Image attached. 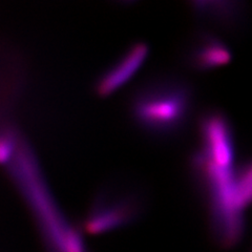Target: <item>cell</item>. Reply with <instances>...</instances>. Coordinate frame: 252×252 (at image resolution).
I'll return each mask as SVG.
<instances>
[{
    "label": "cell",
    "mask_w": 252,
    "mask_h": 252,
    "mask_svg": "<svg viewBox=\"0 0 252 252\" xmlns=\"http://www.w3.org/2000/svg\"><path fill=\"white\" fill-rule=\"evenodd\" d=\"M194 105L191 85L172 76L153 78L136 89L130 99V116L146 135L168 139L182 132Z\"/></svg>",
    "instance_id": "obj_2"
},
{
    "label": "cell",
    "mask_w": 252,
    "mask_h": 252,
    "mask_svg": "<svg viewBox=\"0 0 252 252\" xmlns=\"http://www.w3.org/2000/svg\"><path fill=\"white\" fill-rule=\"evenodd\" d=\"M251 252H252V251H251Z\"/></svg>",
    "instance_id": "obj_11"
},
{
    "label": "cell",
    "mask_w": 252,
    "mask_h": 252,
    "mask_svg": "<svg viewBox=\"0 0 252 252\" xmlns=\"http://www.w3.org/2000/svg\"><path fill=\"white\" fill-rule=\"evenodd\" d=\"M236 190L244 208L252 204V159L236 170Z\"/></svg>",
    "instance_id": "obj_9"
},
{
    "label": "cell",
    "mask_w": 252,
    "mask_h": 252,
    "mask_svg": "<svg viewBox=\"0 0 252 252\" xmlns=\"http://www.w3.org/2000/svg\"><path fill=\"white\" fill-rule=\"evenodd\" d=\"M21 143L17 135L10 129L0 131V164L9 165L17 155Z\"/></svg>",
    "instance_id": "obj_10"
},
{
    "label": "cell",
    "mask_w": 252,
    "mask_h": 252,
    "mask_svg": "<svg viewBox=\"0 0 252 252\" xmlns=\"http://www.w3.org/2000/svg\"><path fill=\"white\" fill-rule=\"evenodd\" d=\"M191 168L208 204L212 234L220 246H234L245 229V208L236 190V169L218 165L199 151L192 157Z\"/></svg>",
    "instance_id": "obj_3"
},
{
    "label": "cell",
    "mask_w": 252,
    "mask_h": 252,
    "mask_svg": "<svg viewBox=\"0 0 252 252\" xmlns=\"http://www.w3.org/2000/svg\"><path fill=\"white\" fill-rule=\"evenodd\" d=\"M12 176L34 215L50 252H90L81 231L60 209L32 148L21 141L10 164Z\"/></svg>",
    "instance_id": "obj_1"
},
{
    "label": "cell",
    "mask_w": 252,
    "mask_h": 252,
    "mask_svg": "<svg viewBox=\"0 0 252 252\" xmlns=\"http://www.w3.org/2000/svg\"><path fill=\"white\" fill-rule=\"evenodd\" d=\"M231 51L217 34L202 31L193 36L185 54L187 64L198 72H208L227 64Z\"/></svg>",
    "instance_id": "obj_8"
},
{
    "label": "cell",
    "mask_w": 252,
    "mask_h": 252,
    "mask_svg": "<svg viewBox=\"0 0 252 252\" xmlns=\"http://www.w3.org/2000/svg\"><path fill=\"white\" fill-rule=\"evenodd\" d=\"M144 210L143 194L125 185L102 189L86 215L83 228L92 235L104 234L135 223Z\"/></svg>",
    "instance_id": "obj_4"
},
{
    "label": "cell",
    "mask_w": 252,
    "mask_h": 252,
    "mask_svg": "<svg viewBox=\"0 0 252 252\" xmlns=\"http://www.w3.org/2000/svg\"><path fill=\"white\" fill-rule=\"evenodd\" d=\"M191 10L203 25L225 32L241 30L248 17V9L242 1L199 0L191 2Z\"/></svg>",
    "instance_id": "obj_7"
},
{
    "label": "cell",
    "mask_w": 252,
    "mask_h": 252,
    "mask_svg": "<svg viewBox=\"0 0 252 252\" xmlns=\"http://www.w3.org/2000/svg\"><path fill=\"white\" fill-rule=\"evenodd\" d=\"M199 152L218 165L234 166L235 139L229 119L219 110H210L200 121Z\"/></svg>",
    "instance_id": "obj_5"
},
{
    "label": "cell",
    "mask_w": 252,
    "mask_h": 252,
    "mask_svg": "<svg viewBox=\"0 0 252 252\" xmlns=\"http://www.w3.org/2000/svg\"><path fill=\"white\" fill-rule=\"evenodd\" d=\"M149 49L144 42L130 45L112 65L105 69L96 82V93L107 97L127 83L136 75L148 57Z\"/></svg>",
    "instance_id": "obj_6"
}]
</instances>
